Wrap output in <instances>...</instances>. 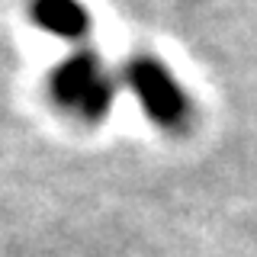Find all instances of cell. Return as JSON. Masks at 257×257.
Masks as SVG:
<instances>
[{"mask_svg":"<svg viewBox=\"0 0 257 257\" xmlns=\"http://www.w3.org/2000/svg\"><path fill=\"white\" fill-rule=\"evenodd\" d=\"M52 96L74 116L100 122L112 106V77L96 55L77 52L52 74Z\"/></svg>","mask_w":257,"mask_h":257,"instance_id":"cell-1","label":"cell"},{"mask_svg":"<svg viewBox=\"0 0 257 257\" xmlns=\"http://www.w3.org/2000/svg\"><path fill=\"white\" fill-rule=\"evenodd\" d=\"M128 87L142 100L145 112L164 128H183L190 116L187 93L180 90V84L171 77V71L155 58H135L125 71Z\"/></svg>","mask_w":257,"mask_h":257,"instance_id":"cell-2","label":"cell"},{"mask_svg":"<svg viewBox=\"0 0 257 257\" xmlns=\"http://www.w3.org/2000/svg\"><path fill=\"white\" fill-rule=\"evenodd\" d=\"M32 16L45 32L58 39H84L90 32V16L80 0H36Z\"/></svg>","mask_w":257,"mask_h":257,"instance_id":"cell-3","label":"cell"}]
</instances>
